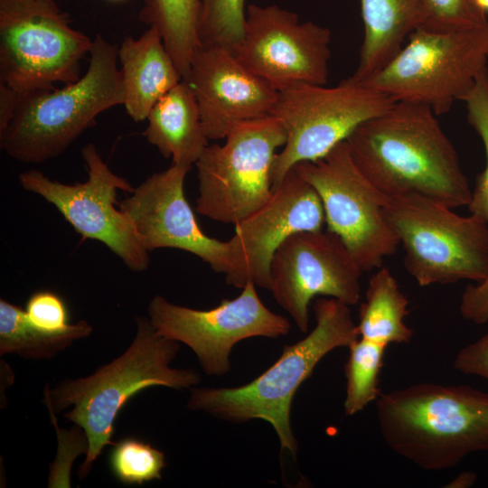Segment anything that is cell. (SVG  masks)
I'll use <instances>...</instances> for the list:
<instances>
[{
    "instance_id": "6da1fadb",
    "label": "cell",
    "mask_w": 488,
    "mask_h": 488,
    "mask_svg": "<svg viewBox=\"0 0 488 488\" xmlns=\"http://www.w3.org/2000/svg\"><path fill=\"white\" fill-rule=\"evenodd\" d=\"M432 109L397 101L346 139L351 155L385 196L418 194L449 208L472 196L457 153Z\"/></svg>"
},
{
    "instance_id": "7a4b0ae2",
    "label": "cell",
    "mask_w": 488,
    "mask_h": 488,
    "mask_svg": "<svg viewBox=\"0 0 488 488\" xmlns=\"http://www.w3.org/2000/svg\"><path fill=\"white\" fill-rule=\"evenodd\" d=\"M136 333L128 348L93 374L65 380L44 390L48 409L60 413L72 407L64 417L79 426L88 440V451L79 469L84 478L107 446L115 445V421L123 406L134 395L152 386L182 390L192 389L201 376L191 369L170 367L181 344L160 334L149 318H136Z\"/></svg>"
},
{
    "instance_id": "3957f363",
    "label": "cell",
    "mask_w": 488,
    "mask_h": 488,
    "mask_svg": "<svg viewBox=\"0 0 488 488\" xmlns=\"http://www.w3.org/2000/svg\"><path fill=\"white\" fill-rule=\"evenodd\" d=\"M376 412L387 446L422 469H449L488 451V394L469 386L395 389L379 396Z\"/></svg>"
},
{
    "instance_id": "277c9868",
    "label": "cell",
    "mask_w": 488,
    "mask_h": 488,
    "mask_svg": "<svg viewBox=\"0 0 488 488\" xmlns=\"http://www.w3.org/2000/svg\"><path fill=\"white\" fill-rule=\"evenodd\" d=\"M315 325L297 343L284 346L277 361L250 382L234 388L194 387L187 408L221 420L268 422L282 450L296 457L298 444L290 424L293 399L318 362L336 348L349 347L359 338L350 305L322 297L313 305Z\"/></svg>"
},
{
    "instance_id": "5b68a950",
    "label": "cell",
    "mask_w": 488,
    "mask_h": 488,
    "mask_svg": "<svg viewBox=\"0 0 488 488\" xmlns=\"http://www.w3.org/2000/svg\"><path fill=\"white\" fill-rule=\"evenodd\" d=\"M118 47L96 34L83 76L61 89L22 94L18 107L0 131V146L11 158L38 164L62 154L96 117L125 101L117 67Z\"/></svg>"
},
{
    "instance_id": "8992f818",
    "label": "cell",
    "mask_w": 488,
    "mask_h": 488,
    "mask_svg": "<svg viewBox=\"0 0 488 488\" xmlns=\"http://www.w3.org/2000/svg\"><path fill=\"white\" fill-rule=\"evenodd\" d=\"M384 214L419 286L488 277V223L478 216L412 193L389 197Z\"/></svg>"
},
{
    "instance_id": "52a82bcc",
    "label": "cell",
    "mask_w": 488,
    "mask_h": 488,
    "mask_svg": "<svg viewBox=\"0 0 488 488\" xmlns=\"http://www.w3.org/2000/svg\"><path fill=\"white\" fill-rule=\"evenodd\" d=\"M408 42L361 85L436 115L464 100L488 60V23L446 33L416 29Z\"/></svg>"
},
{
    "instance_id": "ba28073f",
    "label": "cell",
    "mask_w": 488,
    "mask_h": 488,
    "mask_svg": "<svg viewBox=\"0 0 488 488\" xmlns=\"http://www.w3.org/2000/svg\"><path fill=\"white\" fill-rule=\"evenodd\" d=\"M92 42L54 0H0V83L18 93L78 80Z\"/></svg>"
},
{
    "instance_id": "9c48e42d",
    "label": "cell",
    "mask_w": 488,
    "mask_h": 488,
    "mask_svg": "<svg viewBox=\"0 0 488 488\" xmlns=\"http://www.w3.org/2000/svg\"><path fill=\"white\" fill-rule=\"evenodd\" d=\"M222 145H207L195 163L196 211L236 225L259 209L272 194V167L286 134L269 115L235 126Z\"/></svg>"
},
{
    "instance_id": "30bf717a",
    "label": "cell",
    "mask_w": 488,
    "mask_h": 488,
    "mask_svg": "<svg viewBox=\"0 0 488 488\" xmlns=\"http://www.w3.org/2000/svg\"><path fill=\"white\" fill-rule=\"evenodd\" d=\"M395 102L350 78L330 88L296 83L279 90L271 115L283 125L286 141L274 160L273 185L296 164L325 156L361 124Z\"/></svg>"
},
{
    "instance_id": "8fae6325",
    "label": "cell",
    "mask_w": 488,
    "mask_h": 488,
    "mask_svg": "<svg viewBox=\"0 0 488 488\" xmlns=\"http://www.w3.org/2000/svg\"><path fill=\"white\" fill-rule=\"evenodd\" d=\"M293 167L314 188L327 230L341 238L362 271L380 267L396 252L399 242L384 214L389 197L355 164L346 140L323 158Z\"/></svg>"
},
{
    "instance_id": "7c38bea8",
    "label": "cell",
    "mask_w": 488,
    "mask_h": 488,
    "mask_svg": "<svg viewBox=\"0 0 488 488\" xmlns=\"http://www.w3.org/2000/svg\"><path fill=\"white\" fill-rule=\"evenodd\" d=\"M81 155L88 174L83 183H60L35 169L21 173L19 183L24 190L52 203L84 239L107 246L130 270L147 269L149 251L127 215L116 207L117 191L130 193L135 187L112 172L94 144L84 145Z\"/></svg>"
},
{
    "instance_id": "4fadbf2b",
    "label": "cell",
    "mask_w": 488,
    "mask_h": 488,
    "mask_svg": "<svg viewBox=\"0 0 488 488\" xmlns=\"http://www.w3.org/2000/svg\"><path fill=\"white\" fill-rule=\"evenodd\" d=\"M256 287L248 283L239 296L207 310L178 305L156 295L148 304V318L160 334L187 345L206 374L221 377L230 371V353L238 343L289 333V321L269 310Z\"/></svg>"
},
{
    "instance_id": "5bb4252c",
    "label": "cell",
    "mask_w": 488,
    "mask_h": 488,
    "mask_svg": "<svg viewBox=\"0 0 488 488\" xmlns=\"http://www.w3.org/2000/svg\"><path fill=\"white\" fill-rule=\"evenodd\" d=\"M362 272L335 233L323 229L300 231L276 249L270 263L269 291L297 328L306 333L313 298L324 296L348 305L358 304Z\"/></svg>"
},
{
    "instance_id": "9a60e30c",
    "label": "cell",
    "mask_w": 488,
    "mask_h": 488,
    "mask_svg": "<svg viewBox=\"0 0 488 488\" xmlns=\"http://www.w3.org/2000/svg\"><path fill=\"white\" fill-rule=\"evenodd\" d=\"M331 31L277 5H249L234 51L252 73L279 91L296 83L326 85Z\"/></svg>"
},
{
    "instance_id": "2e32d148",
    "label": "cell",
    "mask_w": 488,
    "mask_h": 488,
    "mask_svg": "<svg viewBox=\"0 0 488 488\" xmlns=\"http://www.w3.org/2000/svg\"><path fill=\"white\" fill-rule=\"evenodd\" d=\"M324 223L318 193L292 167L273 185L267 202L234 225L226 283L238 288L253 283L269 290L270 263L279 245L294 233L322 230Z\"/></svg>"
},
{
    "instance_id": "e0dca14e",
    "label": "cell",
    "mask_w": 488,
    "mask_h": 488,
    "mask_svg": "<svg viewBox=\"0 0 488 488\" xmlns=\"http://www.w3.org/2000/svg\"><path fill=\"white\" fill-rule=\"evenodd\" d=\"M191 167L172 164L147 177L119 202L147 251L172 248L195 255L212 270L226 274L230 267L228 240L206 235L199 226L184 193Z\"/></svg>"
},
{
    "instance_id": "ac0fdd59",
    "label": "cell",
    "mask_w": 488,
    "mask_h": 488,
    "mask_svg": "<svg viewBox=\"0 0 488 488\" xmlns=\"http://www.w3.org/2000/svg\"><path fill=\"white\" fill-rule=\"evenodd\" d=\"M208 139L219 140L238 124L271 115L278 91L249 70L229 50L201 47L187 79Z\"/></svg>"
},
{
    "instance_id": "d6986e66",
    "label": "cell",
    "mask_w": 488,
    "mask_h": 488,
    "mask_svg": "<svg viewBox=\"0 0 488 488\" xmlns=\"http://www.w3.org/2000/svg\"><path fill=\"white\" fill-rule=\"evenodd\" d=\"M117 59L125 89L123 106L136 122L145 120L156 101L183 80L154 26L136 39L126 37Z\"/></svg>"
},
{
    "instance_id": "ffe728a7",
    "label": "cell",
    "mask_w": 488,
    "mask_h": 488,
    "mask_svg": "<svg viewBox=\"0 0 488 488\" xmlns=\"http://www.w3.org/2000/svg\"><path fill=\"white\" fill-rule=\"evenodd\" d=\"M146 120L144 136L172 164L191 167L208 145L195 96L184 80L156 101Z\"/></svg>"
},
{
    "instance_id": "44dd1931",
    "label": "cell",
    "mask_w": 488,
    "mask_h": 488,
    "mask_svg": "<svg viewBox=\"0 0 488 488\" xmlns=\"http://www.w3.org/2000/svg\"><path fill=\"white\" fill-rule=\"evenodd\" d=\"M364 38L357 69L360 82L384 67L420 24L416 0H361Z\"/></svg>"
},
{
    "instance_id": "7402d4cb",
    "label": "cell",
    "mask_w": 488,
    "mask_h": 488,
    "mask_svg": "<svg viewBox=\"0 0 488 488\" xmlns=\"http://www.w3.org/2000/svg\"><path fill=\"white\" fill-rule=\"evenodd\" d=\"M408 300L387 267L371 277L361 303L357 329L359 337L388 346L406 343L413 336V330L405 323L408 314Z\"/></svg>"
},
{
    "instance_id": "603a6c76",
    "label": "cell",
    "mask_w": 488,
    "mask_h": 488,
    "mask_svg": "<svg viewBox=\"0 0 488 488\" xmlns=\"http://www.w3.org/2000/svg\"><path fill=\"white\" fill-rule=\"evenodd\" d=\"M91 333L92 326L85 320L61 331L41 328L29 320L22 307L0 299L1 356L10 353L32 360L50 359Z\"/></svg>"
},
{
    "instance_id": "cb8c5ba5",
    "label": "cell",
    "mask_w": 488,
    "mask_h": 488,
    "mask_svg": "<svg viewBox=\"0 0 488 488\" xmlns=\"http://www.w3.org/2000/svg\"><path fill=\"white\" fill-rule=\"evenodd\" d=\"M466 104L467 120L482 139L486 155L485 168L476 178L472 196L467 205L471 214L488 223V70L478 75L470 92L464 100ZM462 316L477 324L488 322V277L482 283L469 285L464 291L460 303Z\"/></svg>"
},
{
    "instance_id": "d4e9b609",
    "label": "cell",
    "mask_w": 488,
    "mask_h": 488,
    "mask_svg": "<svg viewBox=\"0 0 488 488\" xmlns=\"http://www.w3.org/2000/svg\"><path fill=\"white\" fill-rule=\"evenodd\" d=\"M200 0H145L140 19L155 27L185 80L201 48L198 37Z\"/></svg>"
},
{
    "instance_id": "484cf974",
    "label": "cell",
    "mask_w": 488,
    "mask_h": 488,
    "mask_svg": "<svg viewBox=\"0 0 488 488\" xmlns=\"http://www.w3.org/2000/svg\"><path fill=\"white\" fill-rule=\"evenodd\" d=\"M387 346L359 337L349 347L344 366L346 395L343 403L347 416L361 411L380 395L379 376Z\"/></svg>"
},
{
    "instance_id": "4316f807",
    "label": "cell",
    "mask_w": 488,
    "mask_h": 488,
    "mask_svg": "<svg viewBox=\"0 0 488 488\" xmlns=\"http://www.w3.org/2000/svg\"><path fill=\"white\" fill-rule=\"evenodd\" d=\"M245 0H200L198 37L201 47L234 52L245 27Z\"/></svg>"
},
{
    "instance_id": "83f0119b",
    "label": "cell",
    "mask_w": 488,
    "mask_h": 488,
    "mask_svg": "<svg viewBox=\"0 0 488 488\" xmlns=\"http://www.w3.org/2000/svg\"><path fill=\"white\" fill-rule=\"evenodd\" d=\"M109 465L116 478L125 484H143L160 479L166 465L162 451L136 438H124L116 443Z\"/></svg>"
},
{
    "instance_id": "f1b7e54d",
    "label": "cell",
    "mask_w": 488,
    "mask_h": 488,
    "mask_svg": "<svg viewBox=\"0 0 488 488\" xmlns=\"http://www.w3.org/2000/svg\"><path fill=\"white\" fill-rule=\"evenodd\" d=\"M420 24L418 29L446 33L486 24V14L472 0H416Z\"/></svg>"
},
{
    "instance_id": "f546056e",
    "label": "cell",
    "mask_w": 488,
    "mask_h": 488,
    "mask_svg": "<svg viewBox=\"0 0 488 488\" xmlns=\"http://www.w3.org/2000/svg\"><path fill=\"white\" fill-rule=\"evenodd\" d=\"M24 310L33 324L49 331H61L70 324L65 303L57 294L48 290L33 293Z\"/></svg>"
},
{
    "instance_id": "4dcf8cb0",
    "label": "cell",
    "mask_w": 488,
    "mask_h": 488,
    "mask_svg": "<svg viewBox=\"0 0 488 488\" xmlns=\"http://www.w3.org/2000/svg\"><path fill=\"white\" fill-rule=\"evenodd\" d=\"M454 366L462 373L488 380V333L462 348L455 358Z\"/></svg>"
},
{
    "instance_id": "1f68e13d",
    "label": "cell",
    "mask_w": 488,
    "mask_h": 488,
    "mask_svg": "<svg viewBox=\"0 0 488 488\" xmlns=\"http://www.w3.org/2000/svg\"><path fill=\"white\" fill-rule=\"evenodd\" d=\"M22 94L0 83V131L4 130L12 119Z\"/></svg>"
},
{
    "instance_id": "d6a6232c",
    "label": "cell",
    "mask_w": 488,
    "mask_h": 488,
    "mask_svg": "<svg viewBox=\"0 0 488 488\" xmlns=\"http://www.w3.org/2000/svg\"><path fill=\"white\" fill-rule=\"evenodd\" d=\"M476 479V475L471 472H464L453 480L448 487H468L471 486Z\"/></svg>"
},
{
    "instance_id": "836d02e7",
    "label": "cell",
    "mask_w": 488,
    "mask_h": 488,
    "mask_svg": "<svg viewBox=\"0 0 488 488\" xmlns=\"http://www.w3.org/2000/svg\"><path fill=\"white\" fill-rule=\"evenodd\" d=\"M474 5L483 13H488V0H472Z\"/></svg>"
},
{
    "instance_id": "e575fe53",
    "label": "cell",
    "mask_w": 488,
    "mask_h": 488,
    "mask_svg": "<svg viewBox=\"0 0 488 488\" xmlns=\"http://www.w3.org/2000/svg\"><path fill=\"white\" fill-rule=\"evenodd\" d=\"M44 1H53V0H44Z\"/></svg>"
},
{
    "instance_id": "d590c367",
    "label": "cell",
    "mask_w": 488,
    "mask_h": 488,
    "mask_svg": "<svg viewBox=\"0 0 488 488\" xmlns=\"http://www.w3.org/2000/svg\"><path fill=\"white\" fill-rule=\"evenodd\" d=\"M113 1H118V0H113Z\"/></svg>"
}]
</instances>
